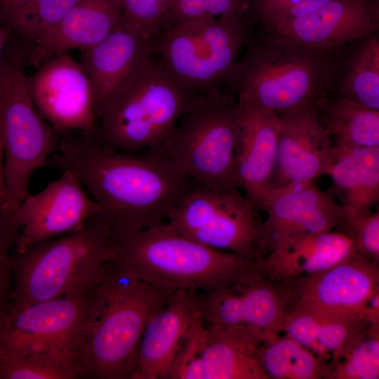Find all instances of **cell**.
<instances>
[{
	"instance_id": "cell-1",
	"label": "cell",
	"mask_w": 379,
	"mask_h": 379,
	"mask_svg": "<svg viewBox=\"0 0 379 379\" xmlns=\"http://www.w3.org/2000/svg\"><path fill=\"white\" fill-rule=\"evenodd\" d=\"M47 166L77 176L116 238L164 222L197 184L166 152L121 151L98 130L61 133Z\"/></svg>"
},
{
	"instance_id": "cell-2",
	"label": "cell",
	"mask_w": 379,
	"mask_h": 379,
	"mask_svg": "<svg viewBox=\"0 0 379 379\" xmlns=\"http://www.w3.org/2000/svg\"><path fill=\"white\" fill-rule=\"evenodd\" d=\"M174 292L140 279L111 260L88 293L80 343L84 378L132 379L145 328Z\"/></svg>"
},
{
	"instance_id": "cell-3",
	"label": "cell",
	"mask_w": 379,
	"mask_h": 379,
	"mask_svg": "<svg viewBox=\"0 0 379 379\" xmlns=\"http://www.w3.org/2000/svg\"><path fill=\"white\" fill-rule=\"evenodd\" d=\"M112 260L140 279L171 291L219 290L258 269L257 261L205 246L164 222L117 237Z\"/></svg>"
},
{
	"instance_id": "cell-4",
	"label": "cell",
	"mask_w": 379,
	"mask_h": 379,
	"mask_svg": "<svg viewBox=\"0 0 379 379\" xmlns=\"http://www.w3.org/2000/svg\"><path fill=\"white\" fill-rule=\"evenodd\" d=\"M198 95L179 84L151 55L99 109V133L121 151L165 152L167 140Z\"/></svg>"
},
{
	"instance_id": "cell-5",
	"label": "cell",
	"mask_w": 379,
	"mask_h": 379,
	"mask_svg": "<svg viewBox=\"0 0 379 379\" xmlns=\"http://www.w3.org/2000/svg\"><path fill=\"white\" fill-rule=\"evenodd\" d=\"M247 44L225 87L239 103L281 115L325 96L332 72L327 52L268 32L259 39L251 36Z\"/></svg>"
},
{
	"instance_id": "cell-6",
	"label": "cell",
	"mask_w": 379,
	"mask_h": 379,
	"mask_svg": "<svg viewBox=\"0 0 379 379\" xmlns=\"http://www.w3.org/2000/svg\"><path fill=\"white\" fill-rule=\"evenodd\" d=\"M116 237L98 213L82 228L11 255L12 302L87 294L114 258Z\"/></svg>"
},
{
	"instance_id": "cell-7",
	"label": "cell",
	"mask_w": 379,
	"mask_h": 379,
	"mask_svg": "<svg viewBox=\"0 0 379 379\" xmlns=\"http://www.w3.org/2000/svg\"><path fill=\"white\" fill-rule=\"evenodd\" d=\"M251 36L248 15L204 16L166 29L150 52L179 84L202 94L225 88Z\"/></svg>"
},
{
	"instance_id": "cell-8",
	"label": "cell",
	"mask_w": 379,
	"mask_h": 379,
	"mask_svg": "<svg viewBox=\"0 0 379 379\" xmlns=\"http://www.w3.org/2000/svg\"><path fill=\"white\" fill-rule=\"evenodd\" d=\"M25 52L6 44L0 62V140L7 187V208L14 211L29 193L35 172L58 150L60 133L40 114L27 86Z\"/></svg>"
},
{
	"instance_id": "cell-9",
	"label": "cell",
	"mask_w": 379,
	"mask_h": 379,
	"mask_svg": "<svg viewBox=\"0 0 379 379\" xmlns=\"http://www.w3.org/2000/svg\"><path fill=\"white\" fill-rule=\"evenodd\" d=\"M239 109L227 89L199 94L179 120L164 152L194 182L213 190L237 187Z\"/></svg>"
},
{
	"instance_id": "cell-10",
	"label": "cell",
	"mask_w": 379,
	"mask_h": 379,
	"mask_svg": "<svg viewBox=\"0 0 379 379\" xmlns=\"http://www.w3.org/2000/svg\"><path fill=\"white\" fill-rule=\"evenodd\" d=\"M261 212L237 187L213 190L197 184L164 222L205 246L258 262L265 255Z\"/></svg>"
},
{
	"instance_id": "cell-11",
	"label": "cell",
	"mask_w": 379,
	"mask_h": 379,
	"mask_svg": "<svg viewBox=\"0 0 379 379\" xmlns=\"http://www.w3.org/2000/svg\"><path fill=\"white\" fill-rule=\"evenodd\" d=\"M88 293L26 304L11 302L0 314V352L51 354L83 370L80 343Z\"/></svg>"
},
{
	"instance_id": "cell-12",
	"label": "cell",
	"mask_w": 379,
	"mask_h": 379,
	"mask_svg": "<svg viewBox=\"0 0 379 379\" xmlns=\"http://www.w3.org/2000/svg\"><path fill=\"white\" fill-rule=\"evenodd\" d=\"M99 213L77 176L62 171L41 191L29 192L13 212L18 229L14 251L77 231Z\"/></svg>"
},
{
	"instance_id": "cell-13",
	"label": "cell",
	"mask_w": 379,
	"mask_h": 379,
	"mask_svg": "<svg viewBox=\"0 0 379 379\" xmlns=\"http://www.w3.org/2000/svg\"><path fill=\"white\" fill-rule=\"evenodd\" d=\"M270 279L258 270L214 295L212 315L225 328L246 329L262 343L280 335L296 302L298 282Z\"/></svg>"
},
{
	"instance_id": "cell-14",
	"label": "cell",
	"mask_w": 379,
	"mask_h": 379,
	"mask_svg": "<svg viewBox=\"0 0 379 379\" xmlns=\"http://www.w3.org/2000/svg\"><path fill=\"white\" fill-rule=\"evenodd\" d=\"M27 86L38 112L58 133L98 130L91 84L69 52L42 62L27 76Z\"/></svg>"
},
{
	"instance_id": "cell-15",
	"label": "cell",
	"mask_w": 379,
	"mask_h": 379,
	"mask_svg": "<svg viewBox=\"0 0 379 379\" xmlns=\"http://www.w3.org/2000/svg\"><path fill=\"white\" fill-rule=\"evenodd\" d=\"M378 26L379 0H332L264 29L296 45L328 52L374 34Z\"/></svg>"
},
{
	"instance_id": "cell-16",
	"label": "cell",
	"mask_w": 379,
	"mask_h": 379,
	"mask_svg": "<svg viewBox=\"0 0 379 379\" xmlns=\"http://www.w3.org/2000/svg\"><path fill=\"white\" fill-rule=\"evenodd\" d=\"M276 164L270 190L327 175L334 146L317 105L279 115Z\"/></svg>"
},
{
	"instance_id": "cell-17",
	"label": "cell",
	"mask_w": 379,
	"mask_h": 379,
	"mask_svg": "<svg viewBox=\"0 0 379 379\" xmlns=\"http://www.w3.org/2000/svg\"><path fill=\"white\" fill-rule=\"evenodd\" d=\"M260 208L264 219L265 255L275 240L289 235L340 230L346 215L343 207L314 181H299L270 190ZM264 255V256H265Z\"/></svg>"
},
{
	"instance_id": "cell-18",
	"label": "cell",
	"mask_w": 379,
	"mask_h": 379,
	"mask_svg": "<svg viewBox=\"0 0 379 379\" xmlns=\"http://www.w3.org/2000/svg\"><path fill=\"white\" fill-rule=\"evenodd\" d=\"M378 266L356 252L329 269L300 280L295 306L321 314L368 319L367 303L379 292Z\"/></svg>"
},
{
	"instance_id": "cell-19",
	"label": "cell",
	"mask_w": 379,
	"mask_h": 379,
	"mask_svg": "<svg viewBox=\"0 0 379 379\" xmlns=\"http://www.w3.org/2000/svg\"><path fill=\"white\" fill-rule=\"evenodd\" d=\"M356 252L351 237L340 230L296 234L274 241L258 267L270 279L293 282L324 272Z\"/></svg>"
},
{
	"instance_id": "cell-20",
	"label": "cell",
	"mask_w": 379,
	"mask_h": 379,
	"mask_svg": "<svg viewBox=\"0 0 379 379\" xmlns=\"http://www.w3.org/2000/svg\"><path fill=\"white\" fill-rule=\"evenodd\" d=\"M238 104L239 128L235 154V185L260 208L261 201L270 190L275 167L279 115Z\"/></svg>"
},
{
	"instance_id": "cell-21",
	"label": "cell",
	"mask_w": 379,
	"mask_h": 379,
	"mask_svg": "<svg viewBox=\"0 0 379 379\" xmlns=\"http://www.w3.org/2000/svg\"><path fill=\"white\" fill-rule=\"evenodd\" d=\"M200 291H175L147 322L137 352L132 379H166L191 320Z\"/></svg>"
},
{
	"instance_id": "cell-22",
	"label": "cell",
	"mask_w": 379,
	"mask_h": 379,
	"mask_svg": "<svg viewBox=\"0 0 379 379\" xmlns=\"http://www.w3.org/2000/svg\"><path fill=\"white\" fill-rule=\"evenodd\" d=\"M121 16L119 0H79L57 25L29 47L26 65L38 67L53 56L91 48L116 27Z\"/></svg>"
},
{
	"instance_id": "cell-23",
	"label": "cell",
	"mask_w": 379,
	"mask_h": 379,
	"mask_svg": "<svg viewBox=\"0 0 379 379\" xmlns=\"http://www.w3.org/2000/svg\"><path fill=\"white\" fill-rule=\"evenodd\" d=\"M151 55L148 43L121 16L102 40L81 51L79 63L93 90L97 117L113 91Z\"/></svg>"
},
{
	"instance_id": "cell-24",
	"label": "cell",
	"mask_w": 379,
	"mask_h": 379,
	"mask_svg": "<svg viewBox=\"0 0 379 379\" xmlns=\"http://www.w3.org/2000/svg\"><path fill=\"white\" fill-rule=\"evenodd\" d=\"M333 146L327 175L343 194L345 215L371 214L379 201V147Z\"/></svg>"
},
{
	"instance_id": "cell-25",
	"label": "cell",
	"mask_w": 379,
	"mask_h": 379,
	"mask_svg": "<svg viewBox=\"0 0 379 379\" xmlns=\"http://www.w3.org/2000/svg\"><path fill=\"white\" fill-rule=\"evenodd\" d=\"M207 330L205 379H269L258 358L262 343L251 333L213 326Z\"/></svg>"
},
{
	"instance_id": "cell-26",
	"label": "cell",
	"mask_w": 379,
	"mask_h": 379,
	"mask_svg": "<svg viewBox=\"0 0 379 379\" xmlns=\"http://www.w3.org/2000/svg\"><path fill=\"white\" fill-rule=\"evenodd\" d=\"M317 108L333 144L352 147H379V110L350 99H320ZM320 115V114H319Z\"/></svg>"
},
{
	"instance_id": "cell-27",
	"label": "cell",
	"mask_w": 379,
	"mask_h": 379,
	"mask_svg": "<svg viewBox=\"0 0 379 379\" xmlns=\"http://www.w3.org/2000/svg\"><path fill=\"white\" fill-rule=\"evenodd\" d=\"M258 358L269 379L324 378L328 363L285 335L262 343Z\"/></svg>"
},
{
	"instance_id": "cell-28",
	"label": "cell",
	"mask_w": 379,
	"mask_h": 379,
	"mask_svg": "<svg viewBox=\"0 0 379 379\" xmlns=\"http://www.w3.org/2000/svg\"><path fill=\"white\" fill-rule=\"evenodd\" d=\"M343 98L379 110V39L367 36L347 70L340 85Z\"/></svg>"
},
{
	"instance_id": "cell-29",
	"label": "cell",
	"mask_w": 379,
	"mask_h": 379,
	"mask_svg": "<svg viewBox=\"0 0 379 379\" xmlns=\"http://www.w3.org/2000/svg\"><path fill=\"white\" fill-rule=\"evenodd\" d=\"M84 378L78 364L47 354L0 352V379Z\"/></svg>"
},
{
	"instance_id": "cell-30",
	"label": "cell",
	"mask_w": 379,
	"mask_h": 379,
	"mask_svg": "<svg viewBox=\"0 0 379 379\" xmlns=\"http://www.w3.org/2000/svg\"><path fill=\"white\" fill-rule=\"evenodd\" d=\"M315 313L317 340L321 357L327 362L338 359L373 329L379 328L364 317Z\"/></svg>"
},
{
	"instance_id": "cell-31",
	"label": "cell",
	"mask_w": 379,
	"mask_h": 379,
	"mask_svg": "<svg viewBox=\"0 0 379 379\" xmlns=\"http://www.w3.org/2000/svg\"><path fill=\"white\" fill-rule=\"evenodd\" d=\"M78 1L30 0L4 25L10 27L12 33L20 36L30 47L42 34L57 25Z\"/></svg>"
},
{
	"instance_id": "cell-32",
	"label": "cell",
	"mask_w": 379,
	"mask_h": 379,
	"mask_svg": "<svg viewBox=\"0 0 379 379\" xmlns=\"http://www.w3.org/2000/svg\"><path fill=\"white\" fill-rule=\"evenodd\" d=\"M326 379H378L379 328L373 329L335 361L326 364Z\"/></svg>"
},
{
	"instance_id": "cell-33",
	"label": "cell",
	"mask_w": 379,
	"mask_h": 379,
	"mask_svg": "<svg viewBox=\"0 0 379 379\" xmlns=\"http://www.w3.org/2000/svg\"><path fill=\"white\" fill-rule=\"evenodd\" d=\"M207 326L198 309L169 369L166 379H205L204 353Z\"/></svg>"
},
{
	"instance_id": "cell-34",
	"label": "cell",
	"mask_w": 379,
	"mask_h": 379,
	"mask_svg": "<svg viewBox=\"0 0 379 379\" xmlns=\"http://www.w3.org/2000/svg\"><path fill=\"white\" fill-rule=\"evenodd\" d=\"M121 18L149 44L157 40L165 29L172 0H119Z\"/></svg>"
},
{
	"instance_id": "cell-35",
	"label": "cell",
	"mask_w": 379,
	"mask_h": 379,
	"mask_svg": "<svg viewBox=\"0 0 379 379\" xmlns=\"http://www.w3.org/2000/svg\"><path fill=\"white\" fill-rule=\"evenodd\" d=\"M251 0H172L167 29L176 24L204 16L230 13L248 15Z\"/></svg>"
},
{
	"instance_id": "cell-36",
	"label": "cell",
	"mask_w": 379,
	"mask_h": 379,
	"mask_svg": "<svg viewBox=\"0 0 379 379\" xmlns=\"http://www.w3.org/2000/svg\"><path fill=\"white\" fill-rule=\"evenodd\" d=\"M332 0H251L248 15L267 27L309 13Z\"/></svg>"
},
{
	"instance_id": "cell-37",
	"label": "cell",
	"mask_w": 379,
	"mask_h": 379,
	"mask_svg": "<svg viewBox=\"0 0 379 379\" xmlns=\"http://www.w3.org/2000/svg\"><path fill=\"white\" fill-rule=\"evenodd\" d=\"M18 229L13 212L0 208V314L12 301L13 282L11 255L18 237Z\"/></svg>"
},
{
	"instance_id": "cell-38",
	"label": "cell",
	"mask_w": 379,
	"mask_h": 379,
	"mask_svg": "<svg viewBox=\"0 0 379 379\" xmlns=\"http://www.w3.org/2000/svg\"><path fill=\"white\" fill-rule=\"evenodd\" d=\"M338 230L351 237L357 253L379 264L378 211L361 217L346 215L345 224Z\"/></svg>"
},
{
	"instance_id": "cell-39",
	"label": "cell",
	"mask_w": 379,
	"mask_h": 379,
	"mask_svg": "<svg viewBox=\"0 0 379 379\" xmlns=\"http://www.w3.org/2000/svg\"><path fill=\"white\" fill-rule=\"evenodd\" d=\"M30 0H0V19L5 22Z\"/></svg>"
},
{
	"instance_id": "cell-40",
	"label": "cell",
	"mask_w": 379,
	"mask_h": 379,
	"mask_svg": "<svg viewBox=\"0 0 379 379\" xmlns=\"http://www.w3.org/2000/svg\"><path fill=\"white\" fill-rule=\"evenodd\" d=\"M7 187L5 175L4 154L1 142L0 140V208L7 207Z\"/></svg>"
},
{
	"instance_id": "cell-41",
	"label": "cell",
	"mask_w": 379,
	"mask_h": 379,
	"mask_svg": "<svg viewBox=\"0 0 379 379\" xmlns=\"http://www.w3.org/2000/svg\"><path fill=\"white\" fill-rule=\"evenodd\" d=\"M12 31L7 25H0V62L6 44L9 40Z\"/></svg>"
}]
</instances>
